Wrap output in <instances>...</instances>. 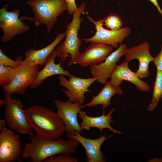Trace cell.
I'll return each instance as SVG.
<instances>
[{"instance_id": "obj_30", "label": "cell", "mask_w": 162, "mask_h": 162, "mask_svg": "<svg viewBox=\"0 0 162 162\" xmlns=\"http://www.w3.org/2000/svg\"><path fill=\"white\" fill-rule=\"evenodd\" d=\"M148 161L151 162H162V153L161 154V157L160 158H155L150 159Z\"/></svg>"}, {"instance_id": "obj_24", "label": "cell", "mask_w": 162, "mask_h": 162, "mask_svg": "<svg viewBox=\"0 0 162 162\" xmlns=\"http://www.w3.org/2000/svg\"><path fill=\"white\" fill-rule=\"evenodd\" d=\"M23 61L21 56L16 57L15 60L9 58L0 50V64L7 66L16 68L18 67Z\"/></svg>"}, {"instance_id": "obj_19", "label": "cell", "mask_w": 162, "mask_h": 162, "mask_svg": "<svg viewBox=\"0 0 162 162\" xmlns=\"http://www.w3.org/2000/svg\"><path fill=\"white\" fill-rule=\"evenodd\" d=\"M65 36V32L58 34L54 40L45 47L39 50L31 49L28 50L25 53L24 60L32 65H44L49 56Z\"/></svg>"}, {"instance_id": "obj_17", "label": "cell", "mask_w": 162, "mask_h": 162, "mask_svg": "<svg viewBox=\"0 0 162 162\" xmlns=\"http://www.w3.org/2000/svg\"><path fill=\"white\" fill-rule=\"evenodd\" d=\"M115 110L114 108H112L106 115L104 114V111H103L101 116L97 117L89 116L85 112L80 111L78 116L82 121L80 124L81 129L82 130H88L91 128H95L102 133L104 129L107 128L114 134H122L121 132L114 129L110 125L111 123L114 122L112 120L111 115Z\"/></svg>"}, {"instance_id": "obj_16", "label": "cell", "mask_w": 162, "mask_h": 162, "mask_svg": "<svg viewBox=\"0 0 162 162\" xmlns=\"http://www.w3.org/2000/svg\"><path fill=\"white\" fill-rule=\"evenodd\" d=\"M113 136V134H110L107 137L106 134H104L98 139H92L83 137L76 131L70 139L77 140L83 147L85 150L87 162H105L106 158L100 149V147L105 141Z\"/></svg>"}, {"instance_id": "obj_12", "label": "cell", "mask_w": 162, "mask_h": 162, "mask_svg": "<svg viewBox=\"0 0 162 162\" xmlns=\"http://www.w3.org/2000/svg\"><path fill=\"white\" fill-rule=\"evenodd\" d=\"M126 44H122L114 52H112L103 62L90 66V72L93 77L97 78V82L105 84L110 78L117 63L121 57L124 55L128 49Z\"/></svg>"}, {"instance_id": "obj_5", "label": "cell", "mask_w": 162, "mask_h": 162, "mask_svg": "<svg viewBox=\"0 0 162 162\" xmlns=\"http://www.w3.org/2000/svg\"><path fill=\"white\" fill-rule=\"evenodd\" d=\"M5 99L6 104L4 120L8 125L20 134L34 136L33 128L21 101L19 99L12 98L11 95L6 93Z\"/></svg>"}, {"instance_id": "obj_29", "label": "cell", "mask_w": 162, "mask_h": 162, "mask_svg": "<svg viewBox=\"0 0 162 162\" xmlns=\"http://www.w3.org/2000/svg\"><path fill=\"white\" fill-rule=\"evenodd\" d=\"M6 122L3 119H0V131H1L5 128Z\"/></svg>"}, {"instance_id": "obj_27", "label": "cell", "mask_w": 162, "mask_h": 162, "mask_svg": "<svg viewBox=\"0 0 162 162\" xmlns=\"http://www.w3.org/2000/svg\"><path fill=\"white\" fill-rule=\"evenodd\" d=\"M67 4V10L70 14H72L78 8L75 0H65Z\"/></svg>"}, {"instance_id": "obj_15", "label": "cell", "mask_w": 162, "mask_h": 162, "mask_svg": "<svg viewBox=\"0 0 162 162\" xmlns=\"http://www.w3.org/2000/svg\"><path fill=\"white\" fill-rule=\"evenodd\" d=\"M128 64L123 61L120 64L116 65L109 81L111 84L115 86H119L123 80H125L134 85L136 88L140 91H149L150 88L148 85L141 80L135 72L130 70Z\"/></svg>"}, {"instance_id": "obj_31", "label": "cell", "mask_w": 162, "mask_h": 162, "mask_svg": "<svg viewBox=\"0 0 162 162\" xmlns=\"http://www.w3.org/2000/svg\"><path fill=\"white\" fill-rule=\"evenodd\" d=\"M6 104V101L4 99H1L0 100V106H2Z\"/></svg>"}, {"instance_id": "obj_9", "label": "cell", "mask_w": 162, "mask_h": 162, "mask_svg": "<svg viewBox=\"0 0 162 162\" xmlns=\"http://www.w3.org/2000/svg\"><path fill=\"white\" fill-rule=\"evenodd\" d=\"M68 80L65 76L59 75L58 79L60 85L67 89H62L70 101L82 104L85 99V93L88 91L89 86L97 78H82L70 74Z\"/></svg>"}, {"instance_id": "obj_23", "label": "cell", "mask_w": 162, "mask_h": 162, "mask_svg": "<svg viewBox=\"0 0 162 162\" xmlns=\"http://www.w3.org/2000/svg\"><path fill=\"white\" fill-rule=\"evenodd\" d=\"M16 72V68L4 66L0 64V85L2 86L12 82Z\"/></svg>"}, {"instance_id": "obj_28", "label": "cell", "mask_w": 162, "mask_h": 162, "mask_svg": "<svg viewBox=\"0 0 162 162\" xmlns=\"http://www.w3.org/2000/svg\"><path fill=\"white\" fill-rule=\"evenodd\" d=\"M151 2L156 7L158 11L162 16V10L160 7L157 0H148Z\"/></svg>"}, {"instance_id": "obj_2", "label": "cell", "mask_w": 162, "mask_h": 162, "mask_svg": "<svg viewBox=\"0 0 162 162\" xmlns=\"http://www.w3.org/2000/svg\"><path fill=\"white\" fill-rule=\"evenodd\" d=\"M25 110L32 128L36 132L37 138L55 140L65 131L64 124L57 113L52 110L43 106L35 105Z\"/></svg>"}, {"instance_id": "obj_13", "label": "cell", "mask_w": 162, "mask_h": 162, "mask_svg": "<svg viewBox=\"0 0 162 162\" xmlns=\"http://www.w3.org/2000/svg\"><path fill=\"white\" fill-rule=\"evenodd\" d=\"M150 44L144 41L137 46L130 48L124 54L125 61L129 63L134 59H137L139 63L138 69L135 72L140 79L147 77L149 75V65L151 62H154L155 58L151 55L149 52Z\"/></svg>"}, {"instance_id": "obj_11", "label": "cell", "mask_w": 162, "mask_h": 162, "mask_svg": "<svg viewBox=\"0 0 162 162\" xmlns=\"http://www.w3.org/2000/svg\"><path fill=\"white\" fill-rule=\"evenodd\" d=\"M23 148L20 136L5 128L0 132V162H12L22 156Z\"/></svg>"}, {"instance_id": "obj_22", "label": "cell", "mask_w": 162, "mask_h": 162, "mask_svg": "<svg viewBox=\"0 0 162 162\" xmlns=\"http://www.w3.org/2000/svg\"><path fill=\"white\" fill-rule=\"evenodd\" d=\"M104 25L111 30H117L122 28L123 22L117 14L111 13L102 19Z\"/></svg>"}, {"instance_id": "obj_14", "label": "cell", "mask_w": 162, "mask_h": 162, "mask_svg": "<svg viewBox=\"0 0 162 162\" xmlns=\"http://www.w3.org/2000/svg\"><path fill=\"white\" fill-rule=\"evenodd\" d=\"M112 47L101 43H91L80 53L76 64L82 67L100 64L112 52Z\"/></svg>"}, {"instance_id": "obj_18", "label": "cell", "mask_w": 162, "mask_h": 162, "mask_svg": "<svg viewBox=\"0 0 162 162\" xmlns=\"http://www.w3.org/2000/svg\"><path fill=\"white\" fill-rule=\"evenodd\" d=\"M57 56L56 50L54 49L48 57L44 67L39 71L34 82L29 86L31 89H35L42 84L48 77L56 75H62L69 77L70 75L67 70H64L61 66L60 63L56 64L55 61Z\"/></svg>"}, {"instance_id": "obj_3", "label": "cell", "mask_w": 162, "mask_h": 162, "mask_svg": "<svg viewBox=\"0 0 162 162\" xmlns=\"http://www.w3.org/2000/svg\"><path fill=\"white\" fill-rule=\"evenodd\" d=\"M86 6V3L82 2L73 13L71 21L66 26L65 39L56 49L57 56L62 59H64L70 55V59L68 63V67L76 64L80 53L82 40L78 35L81 24L83 20L81 16L84 13Z\"/></svg>"}, {"instance_id": "obj_20", "label": "cell", "mask_w": 162, "mask_h": 162, "mask_svg": "<svg viewBox=\"0 0 162 162\" xmlns=\"http://www.w3.org/2000/svg\"><path fill=\"white\" fill-rule=\"evenodd\" d=\"M104 84V87L96 96H92V99L90 102L82 105V108L86 106L91 107L101 105L103 106V111H104L106 107L110 104L111 99L114 95L123 94V92L119 86H113L109 81H107Z\"/></svg>"}, {"instance_id": "obj_21", "label": "cell", "mask_w": 162, "mask_h": 162, "mask_svg": "<svg viewBox=\"0 0 162 162\" xmlns=\"http://www.w3.org/2000/svg\"><path fill=\"white\" fill-rule=\"evenodd\" d=\"M162 97V72L157 71L151 102L147 108L149 111L154 110Z\"/></svg>"}, {"instance_id": "obj_7", "label": "cell", "mask_w": 162, "mask_h": 162, "mask_svg": "<svg viewBox=\"0 0 162 162\" xmlns=\"http://www.w3.org/2000/svg\"><path fill=\"white\" fill-rule=\"evenodd\" d=\"M39 71L38 65H32L23 60L16 68L15 74L12 82L8 85L3 86L4 92L11 95L14 93L24 94L28 87L35 79Z\"/></svg>"}, {"instance_id": "obj_10", "label": "cell", "mask_w": 162, "mask_h": 162, "mask_svg": "<svg viewBox=\"0 0 162 162\" xmlns=\"http://www.w3.org/2000/svg\"><path fill=\"white\" fill-rule=\"evenodd\" d=\"M53 102L57 109L56 113L64 124L68 138L70 139L76 131L81 133L82 130L77 121V116L83 109L82 105L69 100L63 102L56 99Z\"/></svg>"}, {"instance_id": "obj_1", "label": "cell", "mask_w": 162, "mask_h": 162, "mask_svg": "<svg viewBox=\"0 0 162 162\" xmlns=\"http://www.w3.org/2000/svg\"><path fill=\"white\" fill-rule=\"evenodd\" d=\"M30 141L23 148L22 158L31 162H43L46 158L60 154L71 155L76 151L80 142L74 139L65 140H42L30 136Z\"/></svg>"}, {"instance_id": "obj_8", "label": "cell", "mask_w": 162, "mask_h": 162, "mask_svg": "<svg viewBox=\"0 0 162 162\" xmlns=\"http://www.w3.org/2000/svg\"><path fill=\"white\" fill-rule=\"evenodd\" d=\"M8 5L5 4L0 9V27L3 32L1 39L4 43L10 41L16 35L25 33L29 29L19 18V10L8 11Z\"/></svg>"}, {"instance_id": "obj_4", "label": "cell", "mask_w": 162, "mask_h": 162, "mask_svg": "<svg viewBox=\"0 0 162 162\" xmlns=\"http://www.w3.org/2000/svg\"><path fill=\"white\" fill-rule=\"evenodd\" d=\"M26 3L34 13L32 17L23 16L20 19L32 21L35 26H45L49 33L57 20L58 17L65 10L67 4L65 0H27Z\"/></svg>"}, {"instance_id": "obj_25", "label": "cell", "mask_w": 162, "mask_h": 162, "mask_svg": "<svg viewBox=\"0 0 162 162\" xmlns=\"http://www.w3.org/2000/svg\"><path fill=\"white\" fill-rule=\"evenodd\" d=\"M78 160L71 155L60 154L51 156L46 159L43 162H78Z\"/></svg>"}, {"instance_id": "obj_26", "label": "cell", "mask_w": 162, "mask_h": 162, "mask_svg": "<svg viewBox=\"0 0 162 162\" xmlns=\"http://www.w3.org/2000/svg\"><path fill=\"white\" fill-rule=\"evenodd\" d=\"M153 63L156 66L157 71L162 72V44L160 45V50L155 57Z\"/></svg>"}, {"instance_id": "obj_6", "label": "cell", "mask_w": 162, "mask_h": 162, "mask_svg": "<svg viewBox=\"0 0 162 162\" xmlns=\"http://www.w3.org/2000/svg\"><path fill=\"white\" fill-rule=\"evenodd\" d=\"M87 18L94 24L96 32L92 37L83 39L86 43L103 44L116 49L118 48L119 44H122L124 39L130 35L131 32V29L128 27L114 31L106 29L103 27L102 19L95 20L88 14Z\"/></svg>"}]
</instances>
